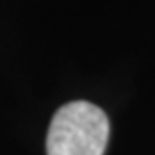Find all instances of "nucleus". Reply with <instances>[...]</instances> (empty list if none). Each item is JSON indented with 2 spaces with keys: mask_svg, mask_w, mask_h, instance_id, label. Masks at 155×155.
I'll list each match as a JSON object with an SVG mask.
<instances>
[{
  "mask_svg": "<svg viewBox=\"0 0 155 155\" xmlns=\"http://www.w3.org/2000/svg\"><path fill=\"white\" fill-rule=\"evenodd\" d=\"M109 119L89 101H73L54 113L46 135V155H103Z\"/></svg>",
  "mask_w": 155,
  "mask_h": 155,
  "instance_id": "obj_1",
  "label": "nucleus"
}]
</instances>
